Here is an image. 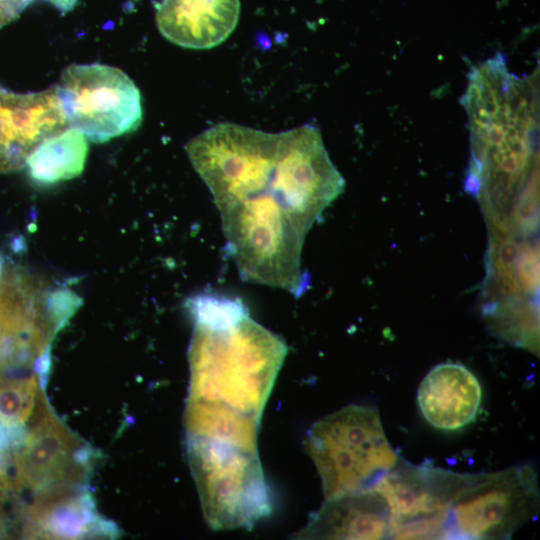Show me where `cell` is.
<instances>
[{
    "mask_svg": "<svg viewBox=\"0 0 540 540\" xmlns=\"http://www.w3.org/2000/svg\"><path fill=\"white\" fill-rule=\"evenodd\" d=\"M468 475L399 458L374 487L390 508V538L443 539L446 510Z\"/></svg>",
    "mask_w": 540,
    "mask_h": 540,
    "instance_id": "cell-9",
    "label": "cell"
},
{
    "mask_svg": "<svg viewBox=\"0 0 540 540\" xmlns=\"http://www.w3.org/2000/svg\"><path fill=\"white\" fill-rule=\"evenodd\" d=\"M391 512L375 488L326 499L296 535L303 539H386Z\"/></svg>",
    "mask_w": 540,
    "mask_h": 540,
    "instance_id": "cell-11",
    "label": "cell"
},
{
    "mask_svg": "<svg viewBox=\"0 0 540 540\" xmlns=\"http://www.w3.org/2000/svg\"><path fill=\"white\" fill-rule=\"evenodd\" d=\"M86 139L73 127L45 139L26 161L31 179L39 184H53L81 174L88 153Z\"/></svg>",
    "mask_w": 540,
    "mask_h": 540,
    "instance_id": "cell-14",
    "label": "cell"
},
{
    "mask_svg": "<svg viewBox=\"0 0 540 540\" xmlns=\"http://www.w3.org/2000/svg\"><path fill=\"white\" fill-rule=\"evenodd\" d=\"M187 452L206 521L215 530L251 528L271 512L257 450L187 436Z\"/></svg>",
    "mask_w": 540,
    "mask_h": 540,
    "instance_id": "cell-6",
    "label": "cell"
},
{
    "mask_svg": "<svg viewBox=\"0 0 540 540\" xmlns=\"http://www.w3.org/2000/svg\"><path fill=\"white\" fill-rule=\"evenodd\" d=\"M240 0H161L156 7L160 33L171 43L190 49H210L234 31Z\"/></svg>",
    "mask_w": 540,
    "mask_h": 540,
    "instance_id": "cell-12",
    "label": "cell"
},
{
    "mask_svg": "<svg viewBox=\"0 0 540 540\" xmlns=\"http://www.w3.org/2000/svg\"><path fill=\"white\" fill-rule=\"evenodd\" d=\"M80 303L10 261L0 277V378L47 374L52 341Z\"/></svg>",
    "mask_w": 540,
    "mask_h": 540,
    "instance_id": "cell-4",
    "label": "cell"
},
{
    "mask_svg": "<svg viewBox=\"0 0 540 540\" xmlns=\"http://www.w3.org/2000/svg\"><path fill=\"white\" fill-rule=\"evenodd\" d=\"M68 127L56 87L23 95L0 89V172L23 167L41 142Z\"/></svg>",
    "mask_w": 540,
    "mask_h": 540,
    "instance_id": "cell-10",
    "label": "cell"
},
{
    "mask_svg": "<svg viewBox=\"0 0 540 540\" xmlns=\"http://www.w3.org/2000/svg\"><path fill=\"white\" fill-rule=\"evenodd\" d=\"M186 151L218 210L275 200L312 227L345 187L312 124L272 133L218 123L189 140Z\"/></svg>",
    "mask_w": 540,
    "mask_h": 540,
    "instance_id": "cell-1",
    "label": "cell"
},
{
    "mask_svg": "<svg viewBox=\"0 0 540 540\" xmlns=\"http://www.w3.org/2000/svg\"><path fill=\"white\" fill-rule=\"evenodd\" d=\"M539 501L531 465L469 473L446 510L443 539H509L537 516Z\"/></svg>",
    "mask_w": 540,
    "mask_h": 540,
    "instance_id": "cell-7",
    "label": "cell"
},
{
    "mask_svg": "<svg viewBox=\"0 0 540 540\" xmlns=\"http://www.w3.org/2000/svg\"><path fill=\"white\" fill-rule=\"evenodd\" d=\"M56 88L69 127L93 142L132 132L142 122L140 91L119 68L71 64L62 71Z\"/></svg>",
    "mask_w": 540,
    "mask_h": 540,
    "instance_id": "cell-8",
    "label": "cell"
},
{
    "mask_svg": "<svg viewBox=\"0 0 540 540\" xmlns=\"http://www.w3.org/2000/svg\"><path fill=\"white\" fill-rule=\"evenodd\" d=\"M4 495H5V482H4V478L0 472V505L4 499Z\"/></svg>",
    "mask_w": 540,
    "mask_h": 540,
    "instance_id": "cell-15",
    "label": "cell"
},
{
    "mask_svg": "<svg viewBox=\"0 0 540 540\" xmlns=\"http://www.w3.org/2000/svg\"><path fill=\"white\" fill-rule=\"evenodd\" d=\"M304 447L316 466L325 499L373 489L399 459L378 410L355 404L314 423Z\"/></svg>",
    "mask_w": 540,
    "mask_h": 540,
    "instance_id": "cell-5",
    "label": "cell"
},
{
    "mask_svg": "<svg viewBox=\"0 0 540 540\" xmlns=\"http://www.w3.org/2000/svg\"><path fill=\"white\" fill-rule=\"evenodd\" d=\"M482 390L476 376L454 362L433 367L421 381L417 402L433 427L454 431L470 424L478 415Z\"/></svg>",
    "mask_w": 540,
    "mask_h": 540,
    "instance_id": "cell-13",
    "label": "cell"
},
{
    "mask_svg": "<svg viewBox=\"0 0 540 540\" xmlns=\"http://www.w3.org/2000/svg\"><path fill=\"white\" fill-rule=\"evenodd\" d=\"M538 77L511 73L502 55L474 67L464 95L472 164L467 189L489 226L538 201Z\"/></svg>",
    "mask_w": 540,
    "mask_h": 540,
    "instance_id": "cell-2",
    "label": "cell"
},
{
    "mask_svg": "<svg viewBox=\"0 0 540 540\" xmlns=\"http://www.w3.org/2000/svg\"><path fill=\"white\" fill-rule=\"evenodd\" d=\"M187 307L194 320L187 402L260 421L286 343L254 321L240 299L198 294Z\"/></svg>",
    "mask_w": 540,
    "mask_h": 540,
    "instance_id": "cell-3",
    "label": "cell"
}]
</instances>
